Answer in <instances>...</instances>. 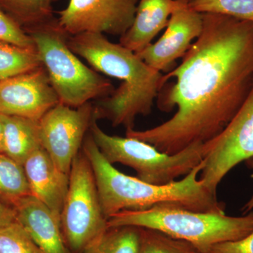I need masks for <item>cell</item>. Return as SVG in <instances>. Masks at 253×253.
<instances>
[{
    "instance_id": "obj_1",
    "label": "cell",
    "mask_w": 253,
    "mask_h": 253,
    "mask_svg": "<svg viewBox=\"0 0 253 253\" xmlns=\"http://www.w3.org/2000/svg\"><path fill=\"white\" fill-rule=\"evenodd\" d=\"M201 35L179 66L164 74L157 98L163 112H176L159 126L128 129L126 136L174 154L217 137L244 104L253 85V23L203 14Z\"/></svg>"
},
{
    "instance_id": "obj_2",
    "label": "cell",
    "mask_w": 253,
    "mask_h": 253,
    "mask_svg": "<svg viewBox=\"0 0 253 253\" xmlns=\"http://www.w3.org/2000/svg\"><path fill=\"white\" fill-rule=\"evenodd\" d=\"M68 44L92 68L122 81L117 89L99 99L94 106L96 119L106 118L114 126L133 129L138 116H148L165 83L163 73L148 66L122 44L111 42L104 34L83 33L68 37Z\"/></svg>"
},
{
    "instance_id": "obj_3",
    "label": "cell",
    "mask_w": 253,
    "mask_h": 253,
    "mask_svg": "<svg viewBox=\"0 0 253 253\" xmlns=\"http://www.w3.org/2000/svg\"><path fill=\"white\" fill-rule=\"evenodd\" d=\"M83 152L94 173L105 217L124 211H144L156 207L183 208L194 212L225 213L224 204L204 185L198 176L204 160L184 179L155 185L118 171L104 158L91 134L83 142Z\"/></svg>"
},
{
    "instance_id": "obj_4",
    "label": "cell",
    "mask_w": 253,
    "mask_h": 253,
    "mask_svg": "<svg viewBox=\"0 0 253 253\" xmlns=\"http://www.w3.org/2000/svg\"><path fill=\"white\" fill-rule=\"evenodd\" d=\"M134 226L161 231L208 253L214 245L237 241L253 231V212L243 217L225 213L200 212L179 208L156 207L124 211L108 219V227Z\"/></svg>"
},
{
    "instance_id": "obj_5",
    "label": "cell",
    "mask_w": 253,
    "mask_h": 253,
    "mask_svg": "<svg viewBox=\"0 0 253 253\" xmlns=\"http://www.w3.org/2000/svg\"><path fill=\"white\" fill-rule=\"evenodd\" d=\"M31 37L50 83L60 102L78 108L93 99L110 96L115 90L112 83L88 68L68 44V35L58 18L26 28Z\"/></svg>"
},
{
    "instance_id": "obj_6",
    "label": "cell",
    "mask_w": 253,
    "mask_h": 253,
    "mask_svg": "<svg viewBox=\"0 0 253 253\" xmlns=\"http://www.w3.org/2000/svg\"><path fill=\"white\" fill-rule=\"evenodd\" d=\"M94 117L91 135L101 154L111 164L118 163L136 171L138 179L166 185L181 175L189 174L206 156L205 144L191 145L174 154L158 151L153 145L131 137L111 136L104 132Z\"/></svg>"
},
{
    "instance_id": "obj_7",
    "label": "cell",
    "mask_w": 253,
    "mask_h": 253,
    "mask_svg": "<svg viewBox=\"0 0 253 253\" xmlns=\"http://www.w3.org/2000/svg\"><path fill=\"white\" fill-rule=\"evenodd\" d=\"M63 241L71 253H81L107 230L90 163L84 153L73 160L62 211Z\"/></svg>"
},
{
    "instance_id": "obj_8",
    "label": "cell",
    "mask_w": 253,
    "mask_h": 253,
    "mask_svg": "<svg viewBox=\"0 0 253 253\" xmlns=\"http://www.w3.org/2000/svg\"><path fill=\"white\" fill-rule=\"evenodd\" d=\"M205 145V166L199 179L210 192L216 194L218 185L229 171L253 158V85L230 123Z\"/></svg>"
},
{
    "instance_id": "obj_9",
    "label": "cell",
    "mask_w": 253,
    "mask_h": 253,
    "mask_svg": "<svg viewBox=\"0 0 253 253\" xmlns=\"http://www.w3.org/2000/svg\"><path fill=\"white\" fill-rule=\"evenodd\" d=\"M93 119L90 102L78 108L60 102L40 120L42 146L60 170L70 174Z\"/></svg>"
},
{
    "instance_id": "obj_10",
    "label": "cell",
    "mask_w": 253,
    "mask_h": 253,
    "mask_svg": "<svg viewBox=\"0 0 253 253\" xmlns=\"http://www.w3.org/2000/svg\"><path fill=\"white\" fill-rule=\"evenodd\" d=\"M139 1L69 0L58 21L70 36L94 33L121 38L134 22Z\"/></svg>"
},
{
    "instance_id": "obj_11",
    "label": "cell",
    "mask_w": 253,
    "mask_h": 253,
    "mask_svg": "<svg viewBox=\"0 0 253 253\" xmlns=\"http://www.w3.org/2000/svg\"><path fill=\"white\" fill-rule=\"evenodd\" d=\"M59 103L43 66L0 81V114L40 121Z\"/></svg>"
},
{
    "instance_id": "obj_12",
    "label": "cell",
    "mask_w": 253,
    "mask_h": 253,
    "mask_svg": "<svg viewBox=\"0 0 253 253\" xmlns=\"http://www.w3.org/2000/svg\"><path fill=\"white\" fill-rule=\"evenodd\" d=\"M203 14L181 5L172 13L166 31L156 42L135 53L150 67L161 73L174 69L176 61L183 57L203 30Z\"/></svg>"
},
{
    "instance_id": "obj_13",
    "label": "cell",
    "mask_w": 253,
    "mask_h": 253,
    "mask_svg": "<svg viewBox=\"0 0 253 253\" xmlns=\"http://www.w3.org/2000/svg\"><path fill=\"white\" fill-rule=\"evenodd\" d=\"M32 196L61 219L69 185V174L60 170L45 150H37L23 164Z\"/></svg>"
},
{
    "instance_id": "obj_14",
    "label": "cell",
    "mask_w": 253,
    "mask_h": 253,
    "mask_svg": "<svg viewBox=\"0 0 253 253\" xmlns=\"http://www.w3.org/2000/svg\"><path fill=\"white\" fill-rule=\"evenodd\" d=\"M16 220L44 253H71L63 241L61 219L46 205L28 196L14 206Z\"/></svg>"
},
{
    "instance_id": "obj_15",
    "label": "cell",
    "mask_w": 253,
    "mask_h": 253,
    "mask_svg": "<svg viewBox=\"0 0 253 253\" xmlns=\"http://www.w3.org/2000/svg\"><path fill=\"white\" fill-rule=\"evenodd\" d=\"M181 5L176 0H139L134 22L120 38V44L134 53L142 51L166 29L171 15Z\"/></svg>"
},
{
    "instance_id": "obj_16",
    "label": "cell",
    "mask_w": 253,
    "mask_h": 253,
    "mask_svg": "<svg viewBox=\"0 0 253 253\" xmlns=\"http://www.w3.org/2000/svg\"><path fill=\"white\" fill-rule=\"evenodd\" d=\"M1 115L4 129V154L23 166L33 153L42 148L39 121Z\"/></svg>"
},
{
    "instance_id": "obj_17",
    "label": "cell",
    "mask_w": 253,
    "mask_h": 253,
    "mask_svg": "<svg viewBox=\"0 0 253 253\" xmlns=\"http://www.w3.org/2000/svg\"><path fill=\"white\" fill-rule=\"evenodd\" d=\"M141 227H109L81 253H139Z\"/></svg>"
},
{
    "instance_id": "obj_18",
    "label": "cell",
    "mask_w": 253,
    "mask_h": 253,
    "mask_svg": "<svg viewBox=\"0 0 253 253\" xmlns=\"http://www.w3.org/2000/svg\"><path fill=\"white\" fill-rule=\"evenodd\" d=\"M58 0H0V9L23 28L54 17L53 4Z\"/></svg>"
},
{
    "instance_id": "obj_19",
    "label": "cell",
    "mask_w": 253,
    "mask_h": 253,
    "mask_svg": "<svg viewBox=\"0 0 253 253\" xmlns=\"http://www.w3.org/2000/svg\"><path fill=\"white\" fill-rule=\"evenodd\" d=\"M31 195L23 166L0 153V198L14 207L20 200Z\"/></svg>"
},
{
    "instance_id": "obj_20",
    "label": "cell",
    "mask_w": 253,
    "mask_h": 253,
    "mask_svg": "<svg viewBox=\"0 0 253 253\" xmlns=\"http://www.w3.org/2000/svg\"><path fill=\"white\" fill-rule=\"evenodd\" d=\"M42 66L36 49L0 41V81Z\"/></svg>"
},
{
    "instance_id": "obj_21",
    "label": "cell",
    "mask_w": 253,
    "mask_h": 253,
    "mask_svg": "<svg viewBox=\"0 0 253 253\" xmlns=\"http://www.w3.org/2000/svg\"><path fill=\"white\" fill-rule=\"evenodd\" d=\"M187 8L201 14H217L253 23V0H194Z\"/></svg>"
},
{
    "instance_id": "obj_22",
    "label": "cell",
    "mask_w": 253,
    "mask_h": 253,
    "mask_svg": "<svg viewBox=\"0 0 253 253\" xmlns=\"http://www.w3.org/2000/svg\"><path fill=\"white\" fill-rule=\"evenodd\" d=\"M139 253H201L194 246L161 231L141 227Z\"/></svg>"
},
{
    "instance_id": "obj_23",
    "label": "cell",
    "mask_w": 253,
    "mask_h": 253,
    "mask_svg": "<svg viewBox=\"0 0 253 253\" xmlns=\"http://www.w3.org/2000/svg\"><path fill=\"white\" fill-rule=\"evenodd\" d=\"M0 253H44L16 221L0 229Z\"/></svg>"
},
{
    "instance_id": "obj_24",
    "label": "cell",
    "mask_w": 253,
    "mask_h": 253,
    "mask_svg": "<svg viewBox=\"0 0 253 253\" xmlns=\"http://www.w3.org/2000/svg\"><path fill=\"white\" fill-rule=\"evenodd\" d=\"M0 41L14 45L36 49L31 37L4 11L0 9Z\"/></svg>"
},
{
    "instance_id": "obj_25",
    "label": "cell",
    "mask_w": 253,
    "mask_h": 253,
    "mask_svg": "<svg viewBox=\"0 0 253 253\" xmlns=\"http://www.w3.org/2000/svg\"><path fill=\"white\" fill-rule=\"evenodd\" d=\"M208 253H253V231L244 239L214 245Z\"/></svg>"
},
{
    "instance_id": "obj_26",
    "label": "cell",
    "mask_w": 253,
    "mask_h": 253,
    "mask_svg": "<svg viewBox=\"0 0 253 253\" xmlns=\"http://www.w3.org/2000/svg\"><path fill=\"white\" fill-rule=\"evenodd\" d=\"M14 208L0 201V229L16 221Z\"/></svg>"
},
{
    "instance_id": "obj_27",
    "label": "cell",
    "mask_w": 253,
    "mask_h": 253,
    "mask_svg": "<svg viewBox=\"0 0 253 253\" xmlns=\"http://www.w3.org/2000/svg\"><path fill=\"white\" fill-rule=\"evenodd\" d=\"M246 164H247L248 167L251 168L253 170V158H249L247 161H246ZM253 208V195L251 199L246 203V204L245 205L244 208V212L246 213L251 211Z\"/></svg>"
},
{
    "instance_id": "obj_28",
    "label": "cell",
    "mask_w": 253,
    "mask_h": 253,
    "mask_svg": "<svg viewBox=\"0 0 253 253\" xmlns=\"http://www.w3.org/2000/svg\"><path fill=\"white\" fill-rule=\"evenodd\" d=\"M4 151V129L1 115L0 114V153Z\"/></svg>"
},
{
    "instance_id": "obj_29",
    "label": "cell",
    "mask_w": 253,
    "mask_h": 253,
    "mask_svg": "<svg viewBox=\"0 0 253 253\" xmlns=\"http://www.w3.org/2000/svg\"><path fill=\"white\" fill-rule=\"evenodd\" d=\"M179 4L181 5H187L189 4V3L192 2L194 0H176Z\"/></svg>"
},
{
    "instance_id": "obj_30",
    "label": "cell",
    "mask_w": 253,
    "mask_h": 253,
    "mask_svg": "<svg viewBox=\"0 0 253 253\" xmlns=\"http://www.w3.org/2000/svg\"></svg>"
}]
</instances>
